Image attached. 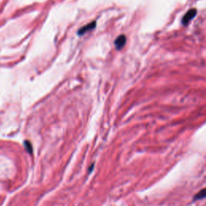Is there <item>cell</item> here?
Instances as JSON below:
<instances>
[{
  "mask_svg": "<svg viewBox=\"0 0 206 206\" xmlns=\"http://www.w3.org/2000/svg\"><path fill=\"white\" fill-rule=\"evenodd\" d=\"M196 12H197L196 11V9H195V8H192V9L188 11L186 14L184 15L182 19L183 25H187V24H188V23L190 22L191 20L196 16Z\"/></svg>",
  "mask_w": 206,
  "mask_h": 206,
  "instance_id": "cell-1",
  "label": "cell"
},
{
  "mask_svg": "<svg viewBox=\"0 0 206 206\" xmlns=\"http://www.w3.org/2000/svg\"><path fill=\"white\" fill-rule=\"evenodd\" d=\"M126 41H127V38H126V36H124V35L119 36L114 41L116 48H117V49H122L126 44Z\"/></svg>",
  "mask_w": 206,
  "mask_h": 206,
  "instance_id": "cell-2",
  "label": "cell"
},
{
  "mask_svg": "<svg viewBox=\"0 0 206 206\" xmlns=\"http://www.w3.org/2000/svg\"><path fill=\"white\" fill-rule=\"evenodd\" d=\"M95 26H96V22L90 23V24H88V25H85V27H83V28H80L79 32H78V34H79V35H83V34H85V32H88V31H89V30L93 29Z\"/></svg>",
  "mask_w": 206,
  "mask_h": 206,
  "instance_id": "cell-3",
  "label": "cell"
},
{
  "mask_svg": "<svg viewBox=\"0 0 206 206\" xmlns=\"http://www.w3.org/2000/svg\"><path fill=\"white\" fill-rule=\"evenodd\" d=\"M206 197V188H204V189H202L201 191H200V192L197 193V194L196 195V196H194V200H200V199H203V198H205Z\"/></svg>",
  "mask_w": 206,
  "mask_h": 206,
  "instance_id": "cell-4",
  "label": "cell"
}]
</instances>
